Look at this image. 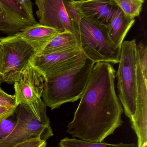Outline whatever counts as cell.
Masks as SVG:
<instances>
[{
    "label": "cell",
    "instance_id": "cell-1",
    "mask_svg": "<svg viewBox=\"0 0 147 147\" xmlns=\"http://www.w3.org/2000/svg\"><path fill=\"white\" fill-rule=\"evenodd\" d=\"M116 71L108 62L94 64L85 90L68 124L72 137L91 142H103L123 123V107L115 90Z\"/></svg>",
    "mask_w": 147,
    "mask_h": 147
},
{
    "label": "cell",
    "instance_id": "cell-2",
    "mask_svg": "<svg viewBox=\"0 0 147 147\" xmlns=\"http://www.w3.org/2000/svg\"><path fill=\"white\" fill-rule=\"evenodd\" d=\"M71 22L72 33L86 59L95 63H119L121 49L110 40L107 26L84 17L78 23Z\"/></svg>",
    "mask_w": 147,
    "mask_h": 147
},
{
    "label": "cell",
    "instance_id": "cell-3",
    "mask_svg": "<svg viewBox=\"0 0 147 147\" xmlns=\"http://www.w3.org/2000/svg\"><path fill=\"white\" fill-rule=\"evenodd\" d=\"M95 64L87 59L83 63L45 81L42 97L46 106L54 110L81 98Z\"/></svg>",
    "mask_w": 147,
    "mask_h": 147
},
{
    "label": "cell",
    "instance_id": "cell-4",
    "mask_svg": "<svg viewBox=\"0 0 147 147\" xmlns=\"http://www.w3.org/2000/svg\"><path fill=\"white\" fill-rule=\"evenodd\" d=\"M136 40L123 42L117 73L118 96L125 115L132 120L136 111L137 92Z\"/></svg>",
    "mask_w": 147,
    "mask_h": 147
},
{
    "label": "cell",
    "instance_id": "cell-5",
    "mask_svg": "<svg viewBox=\"0 0 147 147\" xmlns=\"http://www.w3.org/2000/svg\"><path fill=\"white\" fill-rule=\"evenodd\" d=\"M45 79L28 63L20 78L15 82L16 102L20 105L41 123L50 125L46 105L42 100Z\"/></svg>",
    "mask_w": 147,
    "mask_h": 147
},
{
    "label": "cell",
    "instance_id": "cell-6",
    "mask_svg": "<svg viewBox=\"0 0 147 147\" xmlns=\"http://www.w3.org/2000/svg\"><path fill=\"white\" fill-rule=\"evenodd\" d=\"M0 44L3 50L1 81L14 84L20 78L35 52L16 34L0 38Z\"/></svg>",
    "mask_w": 147,
    "mask_h": 147
},
{
    "label": "cell",
    "instance_id": "cell-7",
    "mask_svg": "<svg viewBox=\"0 0 147 147\" xmlns=\"http://www.w3.org/2000/svg\"><path fill=\"white\" fill-rule=\"evenodd\" d=\"M14 113L16 118L15 126L8 136L0 141V147H15L33 138L47 141L54 135L50 125L39 121L23 105H17Z\"/></svg>",
    "mask_w": 147,
    "mask_h": 147
},
{
    "label": "cell",
    "instance_id": "cell-8",
    "mask_svg": "<svg viewBox=\"0 0 147 147\" xmlns=\"http://www.w3.org/2000/svg\"><path fill=\"white\" fill-rule=\"evenodd\" d=\"M86 59L80 49H77L47 55L34 54L29 63L46 81L83 63Z\"/></svg>",
    "mask_w": 147,
    "mask_h": 147
},
{
    "label": "cell",
    "instance_id": "cell-9",
    "mask_svg": "<svg viewBox=\"0 0 147 147\" xmlns=\"http://www.w3.org/2000/svg\"><path fill=\"white\" fill-rule=\"evenodd\" d=\"M0 6L6 16V22L1 31L6 34H16L38 23L31 0H0Z\"/></svg>",
    "mask_w": 147,
    "mask_h": 147
},
{
    "label": "cell",
    "instance_id": "cell-10",
    "mask_svg": "<svg viewBox=\"0 0 147 147\" xmlns=\"http://www.w3.org/2000/svg\"><path fill=\"white\" fill-rule=\"evenodd\" d=\"M36 14L39 23L54 28L59 32H72V25L64 6L63 0H35Z\"/></svg>",
    "mask_w": 147,
    "mask_h": 147
},
{
    "label": "cell",
    "instance_id": "cell-11",
    "mask_svg": "<svg viewBox=\"0 0 147 147\" xmlns=\"http://www.w3.org/2000/svg\"><path fill=\"white\" fill-rule=\"evenodd\" d=\"M137 79L136 111L130 121L131 127L137 136V146L142 147L147 142V78L143 75L138 60Z\"/></svg>",
    "mask_w": 147,
    "mask_h": 147
},
{
    "label": "cell",
    "instance_id": "cell-12",
    "mask_svg": "<svg viewBox=\"0 0 147 147\" xmlns=\"http://www.w3.org/2000/svg\"><path fill=\"white\" fill-rule=\"evenodd\" d=\"M83 17L108 26L118 7L114 0H72Z\"/></svg>",
    "mask_w": 147,
    "mask_h": 147
},
{
    "label": "cell",
    "instance_id": "cell-13",
    "mask_svg": "<svg viewBox=\"0 0 147 147\" xmlns=\"http://www.w3.org/2000/svg\"><path fill=\"white\" fill-rule=\"evenodd\" d=\"M54 28L45 26L37 23L16 34L34 50L35 53L47 45L53 38L58 33Z\"/></svg>",
    "mask_w": 147,
    "mask_h": 147
},
{
    "label": "cell",
    "instance_id": "cell-14",
    "mask_svg": "<svg viewBox=\"0 0 147 147\" xmlns=\"http://www.w3.org/2000/svg\"><path fill=\"white\" fill-rule=\"evenodd\" d=\"M135 22V18L126 16L118 7L107 26L110 38L117 47L121 48L123 40Z\"/></svg>",
    "mask_w": 147,
    "mask_h": 147
},
{
    "label": "cell",
    "instance_id": "cell-15",
    "mask_svg": "<svg viewBox=\"0 0 147 147\" xmlns=\"http://www.w3.org/2000/svg\"><path fill=\"white\" fill-rule=\"evenodd\" d=\"M80 49L74 34L71 32L58 33L50 42L37 53L36 55H45Z\"/></svg>",
    "mask_w": 147,
    "mask_h": 147
},
{
    "label": "cell",
    "instance_id": "cell-16",
    "mask_svg": "<svg viewBox=\"0 0 147 147\" xmlns=\"http://www.w3.org/2000/svg\"><path fill=\"white\" fill-rule=\"evenodd\" d=\"M60 147H138L135 143L125 144L122 142L118 144H110L101 142H91L77 138L65 137L60 142Z\"/></svg>",
    "mask_w": 147,
    "mask_h": 147
},
{
    "label": "cell",
    "instance_id": "cell-17",
    "mask_svg": "<svg viewBox=\"0 0 147 147\" xmlns=\"http://www.w3.org/2000/svg\"><path fill=\"white\" fill-rule=\"evenodd\" d=\"M117 7L127 16L132 18L139 16L142 10L144 0H114Z\"/></svg>",
    "mask_w": 147,
    "mask_h": 147
},
{
    "label": "cell",
    "instance_id": "cell-18",
    "mask_svg": "<svg viewBox=\"0 0 147 147\" xmlns=\"http://www.w3.org/2000/svg\"><path fill=\"white\" fill-rule=\"evenodd\" d=\"M66 13L71 22L78 23L83 16L72 2V0H63Z\"/></svg>",
    "mask_w": 147,
    "mask_h": 147
},
{
    "label": "cell",
    "instance_id": "cell-19",
    "mask_svg": "<svg viewBox=\"0 0 147 147\" xmlns=\"http://www.w3.org/2000/svg\"><path fill=\"white\" fill-rule=\"evenodd\" d=\"M138 60L145 78H147V47L140 43L136 45Z\"/></svg>",
    "mask_w": 147,
    "mask_h": 147
},
{
    "label": "cell",
    "instance_id": "cell-20",
    "mask_svg": "<svg viewBox=\"0 0 147 147\" xmlns=\"http://www.w3.org/2000/svg\"><path fill=\"white\" fill-rule=\"evenodd\" d=\"M8 118L0 121V141L8 136L15 126L16 121Z\"/></svg>",
    "mask_w": 147,
    "mask_h": 147
},
{
    "label": "cell",
    "instance_id": "cell-21",
    "mask_svg": "<svg viewBox=\"0 0 147 147\" xmlns=\"http://www.w3.org/2000/svg\"><path fill=\"white\" fill-rule=\"evenodd\" d=\"M17 106L14 95L7 94L0 87V106L16 107Z\"/></svg>",
    "mask_w": 147,
    "mask_h": 147
},
{
    "label": "cell",
    "instance_id": "cell-22",
    "mask_svg": "<svg viewBox=\"0 0 147 147\" xmlns=\"http://www.w3.org/2000/svg\"><path fill=\"white\" fill-rule=\"evenodd\" d=\"M47 141L33 138L20 143L15 147H46Z\"/></svg>",
    "mask_w": 147,
    "mask_h": 147
},
{
    "label": "cell",
    "instance_id": "cell-23",
    "mask_svg": "<svg viewBox=\"0 0 147 147\" xmlns=\"http://www.w3.org/2000/svg\"><path fill=\"white\" fill-rule=\"evenodd\" d=\"M6 21V14L3 9L0 6V31H1L4 26Z\"/></svg>",
    "mask_w": 147,
    "mask_h": 147
},
{
    "label": "cell",
    "instance_id": "cell-24",
    "mask_svg": "<svg viewBox=\"0 0 147 147\" xmlns=\"http://www.w3.org/2000/svg\"><path fill=\"white\" fill-rule=\"evenodd\" d=\"M16 107H7V106H0V115L6 114L11 111H14L15 110Z\"/></svg>",
    "mask_w": 147,
    "mask_h": 147
},
{
    "label": "cell",
    "instance_id": "cell-25",
    "mask_svg": "<svg viewBox=\"0 0 147 147\" xmlns=\"http://www.w3.org/2000/svg\"><path fill=\"white\" fill-rule=\"evenodd\" d=\"M3 50L1 45L0 44V81H1L2 72Z\"/></svg>",
    "mask_w": 147,
    "mask_h": 147
},
{
    "label": "cell",
    "instance_id": "cell-26",
    "mask_svg": "<svg viewBox=\"0 0 147 147\" xmlns=\"http://www.w3.org/2000/svg\"><path fill=\"white\" fill-rule=\"evenodd\" d=\"M14 111H10V112H8V113H6V114L0 115V121H1V120H3L4 119H6V118H9V117L12 116L14 113Z\"/></svg>",
    "mask_w": 147,
    "mask_h": 147
},
{
    "label": "cell",
    "instance_id": "cell-27",
    "mask_svg": "<svg viewBox=\"0 0 147 147\" xmlns=\"http://www.w3.org/2000/svg\"><path fill=\"white\" fill-rule=\"evenodd\" d=\"M142 147H147V142L145 143Z\"/></svg>",
    "mask_w": 147,
    "mask_h": 147
}]
</instances>
